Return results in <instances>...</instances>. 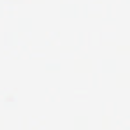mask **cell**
Wrapping results in <instances>:
<instances>
[{"instance_id":"cell-6","label":"cell","mask_w":130,"mask_h":130,"mask_svg":"<svg viewBox=\"0 0 130 130\" xmlns=\"http://www.w3.org/2000/svg\"><path fill=\"white\" fill-rule=\"evenodd\" d=\"M122 123V126H123L124 127H130V117H126L125 119L123 120V121L121 122Z\"/></svg>"},{"instance_id":"cell-11","label":"cell","mask_w":130,"mask_h":130,"mask_svg":"<svg viewBox=\"0 0 130 130\" xmlns=\"http://www.w3.org/2000/svg\"><path fill=\"white\" fill-rule=\"evenodd\" d=\"M54 100H55L56 102H60V101H61V98H60V95L59 94L56 95V96H55V98H54Z\"/></svg>"},{"instance_id":"cell-3","label":"cell","mask_w":130,"mask_h":130,"mask_svg":"<svg viewBox=\"0 0 130 130\" xmlns=\"http://www.w3.org/2000/svg\"><path fill=\"white\" fill-rule=\"evenodd\" d=\"M102 113L104 116H116V103H103L102 104Z\"/></svg>"},{"instance_id":"cell-9","label":"cell","mask_w":130,"mask_h":130,"mask_svg":"<svg viewBox=\"0 0 130 130\" xmlns=\"http://www.w3.org/2000/svg\"><path fill=\"white\" fill-rule=\"evenodd\" d=\"M124 119H125V118H124V117H122V116H117V115L115 116V120H116L117 121H121L122 122Z\"/></svg>"},{"instance_id":"cell-1","label":"cell","mask_w":130,"mask_h":130,"mask_svg":"<svg viewBox=\"0 0 130 130\" xmlns=\"http://www.w3.org/2000/svg\"><path fill=\"white\" fill-rule=\"evenodd\" d=\"M5 96L4 103L5 109H15L17 108V93H4Z\"/></svg>"},{"instance_id":"cell-2","label":"cell","mask_w":130,"mask_h":130,"mask_svg":"<svg viewBox=\"0 0 130 130\" xmlns=\"http://www.w3.org/2000/svg\"><path fill=\"white\" fill-rule=\"evenodd\" d=\"M74 128L76 130H87L88 127V118L87 117H78L74 118Z\"/></svg>"},{"instance_id":"cell-4","label":"cell","mask_w":130,"mask_h":130,"mask_svg":"<svg viewBox=\"0 0 130 130\" xmlns=\"http://www.w3.org/2000/svg\"><path fill=\"white\" fill-rule=\"evenodd\" d=\"M102 120V129H111V120L109 116H104L103 115Z\"/></svg>"},{"instance_id":"cell-10","label":"cell","mask_w":130,"mask_h":130,"mask_svg":"<svg viewBox=\"0 0 130 130\" xmlns=\"http://www.w3.org/2000/svg\"><path fill=\"white\" fill-rule=\"evenodd\" d=\"M115 128H116L117 130H123L124 129V127H123V126H121V125H117Z\"/></svg>"},{"instance_id":"cell-5","label":"cell","mask_w":130,"mask_h":130,"mask_svg":"<svg viewBox=\"0 0 130 130\" xmlns=\"http://www.w3.org/2000/svg\"><path fill=\"white\" fill-rule=\"evenodd\" d=\"M88 94V90L87 89H74V95L75 96H86V95H87Z\"/></svg>"},{"instance_id":"cell-7","label":"cell","mask_w":130,"mask_h":130,"mask_svg":"<svg viewBox=\"0 0 130 130\" xmlns=\"http://www.w3.org/2000/svg\"><path fill=\"white\" fill-rule=\"evenodd\" d=\"M59 91V89H47L46 93L49 95H57V92Z\"/></svg>"},{"instance_id":"cell-8","label":"cell","mask_w":130,"mask_h":130,"mask_svg":"<svg viewBox=\"0 0 130 130\" xmlns=\"http://www.w3.org/2000/svg\"><path fill=\"white\" fill-rule=\"evenodd\" d=\"M74 101L75 102H87V98H75V99H74Z\"/></svg>"}]
</instances>
